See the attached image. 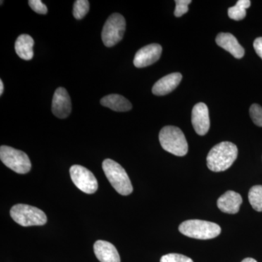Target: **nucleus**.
<instances>
[{
    "mask_svg": "<svg viewBox=\"0 0 262 262\" xmlns=\"http://www.w3.org/2000/svg\"><path fill=\"white\" fill-rule=\"evenodd\" d=\"M250 0H239L236 5L228 10L229 18L234 20H241L246 16V9L251 6Z\"/></svg>",
    "mask_w": 262,
    "mask_h": 262,
    "instance_id": "obj_18",
    "label": "nucleus"
},
{
    "mask_svg": "<svg viewBox=\"0 0 262 262\" xmlns=\"http://www.w3.org/2000/svg\"><path fill=\"white\" fill-rule=\"evenodd\" d=\"M4 92V84H3V80H0V95H3Z\"/></svg>",
    "mask_w": 262,
    "mask_h": 262,
    "instance_id": "obj_26",
    "label": "nucleus"
},
{
    "mask_svg": "<svg viewBox=\"0 0 262 262\" xmlns=\"http://www.w3.org/2000/svg\"><path fill=\"white\" fill-rule=\"evenodd\" d=\"M160 262H194L192 258L179 253H168L160 258Z\"/></svg>",
    "mask_w": 262,
    "mask_h": 262,
    "instance_id": "obj_22",
    "label": "nucleus"
},
{
    "mask_svg": "<svg viewBox=\"0 0 262 262\" xmlns=\"http://www.w3.org/2000/svg\"><path fill=\"white\" fill-rule=\"evenodd\" d=\"M126 29L125 19L120 13H113L103 26L101 38L106 47H113L123 38Z\"/></svg>",
    "mask_w": 262,
    "mask_h": 262,
    "instance_id": "obj_7",
    "label": "nucleus"
},
{
    "mask_svg": "<svg viewBox=\"0 0 262 262\" xmlns=\"http://www.w3.org/2000/svg\"><path fill=\"white\" fill-rule=\"evenodd\" d=\"M160 145L165 151L176 156H185L188 152V143L184 133L175 126L164 127L159 134Z\"/></svg>",
    "mask_w": 262,
    "mask_h": 262,
    "instance_id": "obj_2",
    "label": "nucleus"
},
{
    "mask_svg": "<svg viewBox=\"0 0 262 262\" xmlns=\"http://www.w3.org/2000/svg\"><path fill=\"white\" fill-rule=\"evenodd\" d=\"M253 48L258 56L262 59V37H258L253 42Z\"/></svg>",
    "mask_w": 262,
    "mask_h": 262,
    "instance_id": "obj_25",
    "label": "nucleus"
},
{
    "mask_svg": "<svg viewBox=\"0 0 262 262\" xmlns=\"http://www.w3.org/2000/svg\"><path fill=\"white\" fill-rule=\"evenodd\" d=\"M72 112V101L70 95L63 88H58L55 91L52 101V113L60 119H64Z\"/></svg>",
    "mask_w": 262,
    "mask_h": 262,
    "instance_id": "obj_10",
    "label": "nucleus"
},
{
    "mask_svg": "<svg viewBox=\"0 0 262 262\" xmlns=\"http://www.w3.org/2000/svg\"><path fill=\"white\" fill-rule=\"evenodd\" d=\"M10 213L12 219L22 227L42 226L47 222V216L42 210L29 205H15Z\"/></svg>",
    "mask_w": 262,
    "mask_h": 262,
    "instance_id": "obj_5",
    "label": "nucleus"
},
{
    "mask_svg": "<svg viewBox=\"0 0 262 262\" xmlns=\"http://www.w3.org/2000/svg\"><path fill=\"white\" fill-rule=\"evenodd\" d=\"M176 9L174 11V15L177 18L182 16L183 15L185 14L189 10L188 5L192 3L191 0H176Z\"/></svg>",
    "mask_w": 262,
    "mask_h": 262,
    "instance_id": "obj_23",
    "label": "nucleus"
},
{
    "mask_svg": "<svg viewBox=\"0 0 262 262\" xmlns=\"http://www.w3.org/2000/svg\"><path fill=\"white\" fill-rule=\"evenodd\" d=\"M238 154L237 146L223 141L213 146L207 156V165L213 172H222L232 166Z\"/></svg>",
    "mask_w": 262,
    "mask_h": 262,
    "instance_id": "obj_1",
    "label": "nucleus"
},
{
    "mask_svg": "<svg viewBox=\"0 0 262 262\" xmlns=\"http://www.w3.org/2000/svg\"><path fill=\"white\" fill-rule=\"evenodd\" d=\"M192 123L198 135L204 136L210 129L209 112L206 103L194 105L192 112Z\"/></svg>",
    "mask_w": 262,
    "mask_h": 262,
    "instance_id": "obj_11",
    "label": "nucleus"
},
{
    "mask_svg": "<svg viewBox=\"0 0 262 262\" xmlns=\"http://www.w3.org/2000/svg\"><path fill=\"white\" fill-rule=\"evenodd\" d=\"M250 116L255 125L262 127V107L257 103L251 105L249 110Z\"/></svg>",
    "mask_w": 262,
    "mask_h": 262,
    "instance_id": "obj_21",
    "label": "nucleus"
},
{
    "mask_svg": "<svg viewBox=\"0 0 262 262\" xmlns=\"http://www.w3.org/2000/svg\"><path fill=\"white\" fill-rule=\"evenodd\" d=\"M102 168L106 178L119 194L127 196L133 192L130 179L125 169L111 159L103 160Z\"/></svg>",
    "mask_w": 262,
    "mask_h": 262,
    "instance_id": "obj_3",
    "label": "nucleus"
},
{
    "mask_svg": "<svg viewBox=\"0 0 262 262\" xmlns=\"http://www.w3.org/2000/svg\"><path fill=\"white\" fill-rule=\"evenodd\" d=\"M94 249L95 255L101 262H120V254L111 243L97 241L95 243Z\"/></svg>",
    "mask_w": 262,
    "mask_h": 262,
    "instance_id": "obj_15",
    "label": "nucleus"
},
{
    "mask_svg": "<svg viewBox=\"0 0 262 262\" xmlns=\"http://www.w3.org/2000/svg\"><path fill=\"white\" fill-rule=\"evenodd\" d=\"M89 9L90 3L88 0H77L74 4V17L77 20H80L87 15Z\"/></svg>",
    "mask_w": 262,
    "mask_h": 262,
    "instance_id": "obj_20",
    "label": "nucleus"
},
{
    "mask_svg": "<svg viewBox=\"0 0 262 262\" xmlns=\"http://www.w3.org/2000/svg\"><path fill=\"white\" fill-rule=\"evenodd\" d=\"M163 48L159 44H150L141 48L136 53L134 64L137 68H144L155 63L160 59Z\"/></svg>",
    "mask_w": 262,
    "mask_h": 262,
    "instance_id": "obj_9",
    "label": "nucleus"
},
{
    "mask_svg": "<svg viewBox=\"0 0 262 262\" xmlns=\"http://www.w3.org/2000/svg\"><path fill=\"white\" fill-rule=\"evenodd\" d=\"M248 200L255 211H262V185L253 186L250 189Z\"/></svg>",
    "mask_w": 262,
    "mask_h": 262,
    "instance_id": "obj_19",
    "label": "nucleus"
},
{
    "mask_svg": "<svg viewBox=\"0 0 262 262\" xmlns=\"http://www.w3.org/2000/svg\"><path fill=\"white\" fill-rule=\"evenodd\" d=\"M0 159L4 165L15 173L26 174L30 171L32 163L28 155L20 150L8 146L0 147Z\"/></svg>",
    "mask_w": 262,
    "mask_h": 262,
    "instance_id": "obj_6",
    "label": "nucleus"
},
{
    "mask_svg": "<svg viewBox=\"0 0 262 262\" xmlns=\"http://www.w3.org/2000/svg\"><path fill=\"white\" fill-rule=\"evenodd\" d=\"M34 41L29 34H21L17 38L15 43V50L17 55L21 59L30 61L34 57Z\"/></svg>",
    "mask_w": 262,
    "mask_h": 262,
    "instance_id": "obj_16",
    "label": "nucleus"
},
{
    "mask_svg": "<svg viewBox=\"0 0 262 262\" xmlns=\"http://www.w3.org/2000/svg\"><path fill=\"white\" fill-rule=\"evenodd\" d=\"M215 42L220 47L230 53L234 58L239 59L244 56V48L241 46L237 38L230 33H220L215 38Z\"/></svg>",
    "mask_w": 262,
    "mask_h": 262,
    "instance_id": "obj_13",
    "label": "nucleus"
},
{
    "mask_svg": "<svg viewBox=\"0 0 262 262\" xmlns=\"http://www.w3.org/2000/svg\"><path fill=\"white\" fill-rule=\"evenodd\" d=\"M101 104L115 112H127L132 108V104L121 95L111 94L101 99Z\"/></svg>",
    "mask_w": 262,
    "mask_h": 262,
    "instance_id": "obj_17",
    "label": "nucleus"
},
{
    "mask_svg": "<svg viewBox=\"0 0 262 262\" xmlns=\"http://www.w3.org/2000/svg\"><path fill=\"white\" fill-rule=\"evenodd\" d=\"M242 203V196L239 193L229 190L219 198L217 206L223 213L235 214L239 211Z\"/></svg>",
    "mask_w": 262,
    "mask_h": 262,
    "instance_id": "obj_12",
    "label": "nucleus"
},
{
    "mask_svg": "<svg viewBox=\"0 0 262 262\" xmlns=\"http://www.w3.org/2000/svg\"><path fill=\"white\" fill-rule=\"evenodd\" d=\"M29 5L32 10L41 15H46L48 13V8L40 0H29Z\"/></svg>",
    "mask_w": 262,
    "mask_h": 262,
    "instance_id": "obj_24",
    "label": "nucleus"
},
{
    "mask_svg": "<svg viewBox=\"0 0 262 262\" xmlns=\"http://www.w3.org/2000/svg\"><path fill=\"white\" fill-rule=\"evenodd\" d=\"M182 80V75L178 72L162 77L154 84L152 93L155 96H165L174 91Z\"/></svg>",
    "mask_w": 262,
    "mask_h": 262,
    "instance_id": "obj_14",
    "label": "nucleus"
},
{
    "mask_svg": "<svg viewBox=\"0 0 262 262\" xmlns=\"http://www.w3.org/2000/svg\"><path fill=\"white\" fill-rule=\"evenodd\" d=\"M241 262H257L256 260H255L254 258H246L245 259L243 260Z\"/></svg>",
    "mask_w": 262,
    "mask_h": 262,
    "instance_id": "obj_27",
    "label": "nucleus"
},
{
    "mask_svg": "<svg viewBox=\"0 0 262 262\" xmlns=\"http://www.w3.org/2000/svg\"><path fill=\"white\" fill-rule=\"evenodd\" d=\"M71 179L76 187L86 194H94L98 189L97 179L89 169L82 165H72L70 169Z\"/></svg>",
    "mask_w": 262,
    "mask_h": 262,
    "instance_id": "obj_8",
    "label": "nucleus"
},
{
    "mask_svg": "<svg viewBox=\"0 0 262 262\" xmlns=\"http://www.w3.org/2000/svg\"><path fill=\"white\" fill-rule=\"evenodd\" d=\"M181 233L191 238L210 239L218 237L222 232L220 225L207 221L192 220L182 222L179 227Z\"/></svg>",
    "mask_w": 262,
    "mask_h": 262,
    "instance_id": "obj_4",
    "label": "nucleus"
}]
</instances>
